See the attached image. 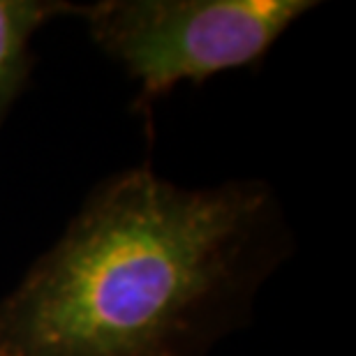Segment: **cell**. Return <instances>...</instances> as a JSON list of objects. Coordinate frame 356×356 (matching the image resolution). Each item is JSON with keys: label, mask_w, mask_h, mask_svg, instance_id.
Wrapping results in <instances>:
<instances>
[{"label": "cell", "mask_w": 356, "mask_h": 356, "mask_svg": "<svg viewBox=\"0 0 356 356\" xmlns=\"http://www.w3.org/2000/svg\"><path fill=\"white\" fill-rule=\"evenodd\" d=\"M289 254L273 190L106 178L0 301V356H209Z\"/></svg>", "instance_id": "6da1fadb"}, {"label": "cell", "mask_w": 356, "mask_h": 356, "mask_svg": "<svg viewBox=\"0 0 356 356\" xmlns=\"http://www.w3.org/2000/svg\"><path fill=\"white\" fill-rule=\"evenodd\" d=\"M315 3L308 0H104L81 7L92 42L139 83V106L178 83L250 67Z\"/></svg>", "instance_id": "7a4b0ae2"}, {"label": "cell", "mask_w": 356, "mask_h": 356, "mask_svg": "<svg viewBox=\"0 0 356 356\" xmlns=\"http://www.w3.org/2000/svg\"><path fill=\"white\" fill-rule=\"evenodd\" d=\"M81 7L58 0H0V125L33 72V38L49 21L79 14Z\"/></svg>", "instance_id": "3957f363"}]
</instances>
